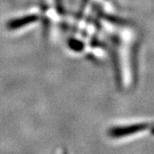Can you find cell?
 Wrapping results in <instances>:
<instances>
[{"mask_svg": "<svg viewBox=\"0 0 154 154\" xmlns=\"http://www.w3.org/2000/svg\"><path fill=\"white\" fill-rule=\"evenodd\" d=\"M41 19H42V14L33 11L11 19V21L8 22L6 27L9 31L19 32L22 30H26L28 28L37 24L38 22H40Z\"/></svg>", "mask_w": 154, "mask_h": 154, "instance_id": "cell-1", "label": "cell"}, {"mask_svg": "<svg viewBox=\"0 0 154 154\" xmlns=\"http://www.w3.org/2000/svg\"><path fill=\"white\" fill-rule=\"evenodd\" d=\"M148 128V123H134L130 125L116 126L111 128L109 130V135L112 138L125 137L137 133L143 132Z\"/></svg>", "mask_w": 154, "mask_h": 154, "instance_id": "cell-2", "label": "cell"}, {"mask_svg": "<svg viewBox=\"0 0 154 154\" xmlns=\"http://www.w3.org/2000/svg\"><path fill=\"white\" fill-rule=\"evenodd\" d=\"M62 154H66V152H63V153Z\"/></svg>", "mask_w": 154, "mask_h": 154, "instance_id": "cell-3", "label": "cell"}]
</instances>
